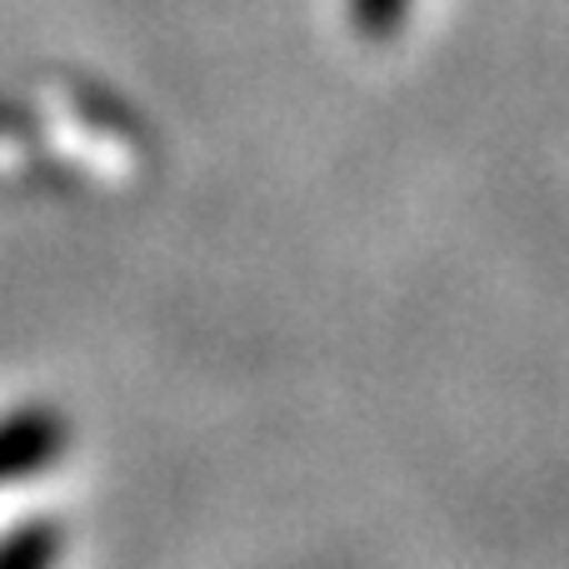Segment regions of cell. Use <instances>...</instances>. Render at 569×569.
<instances>
[{"instance_id":"obj_1","label":"cell","mask_w":569,"mask_h":569,"mask_svg":"<svg viewBox=\"0 0 569 569\" xmlns=\"http://www.w3.org/2000/svg\"><path fill=\"white\" fill-rule=\"evenodd\" d=\"M50 455H60V420L56 415L30 410V415L0 420V485L40 470Z\"/></svg>"},{"instance_id":"obj_2","label":"cell","mask_w":569,"mask_h":569,"mask_svg":"<svg viewBox=\"0 0 569 569\" xmlns=\"http://www.w3.org/2000/svg\"><path fill=\"white\" fill-rule=\"evenodd\" d=\"M405 16V0H355V20H360L365 36H385L395 30Z\"/></svg>"}]
</instances>
